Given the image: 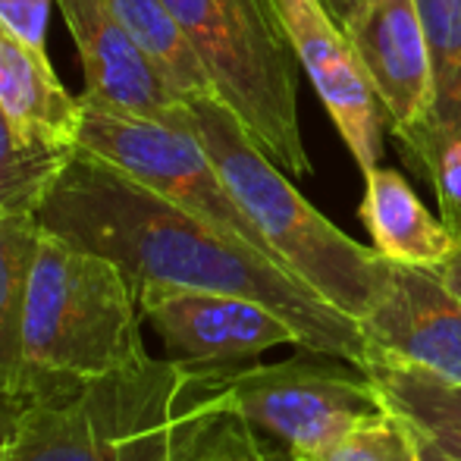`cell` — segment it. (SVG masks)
I'll return each mask as SVG.
<instances>
[{
    "label": "cell",
    "instance_id": "9",
    "mask_svg": "<svg viewBox=\"0 0 461 461\" xmlns=\"http://www.w3.org/2000/svg\"><path fill=\"white\" fill-rule=\"evenodd\" d=\"M57 6L79 48L86 73L82 104L170 126H192L188 101L129 35L107 0H57Z\"/></svg>",
    "mask_w": 461,
    "mask_h": 461
},
{
    "label": "cell",
    "instance_id": "22",
    "mask_svg": "<svg viewBox=\"0 0 461 461\" xmlns=\"http://www.w3.org/2000/svg\"><path fill=\"white\" fill-rule=\"evenodd\" d=\"M302 461H420V449L411 430L386 408V414L358 430L346 433L342 439L330 443L327 449Z\"/></svg>",
    "mask_w": 461,
    "mask_h": 461
},
{
    "label": "cell",
    "instance_id": "20",
    "mask_svg": "<svg viewBox=\"0 0 461 461\" xmlns=\"http://www.w3.org/2000/svg\"><path fill=\"white\" fill-rule=\"evenodd\" d=\"M223 395V393H220ZM183 461H302L289 446L270 439L245 420L236 408L223 405L201 424Z\"/></svg>",
    "mask_w": 461,
    "mask_h": 461
},
{
    "label": "cell",
    "instance_id": "17",
    "mask_svg": "<svg viewBox=\"0 0 461 461\" xmlns=\"http://www.w3.org/2000/svg\"><path fill=\"white\" fill-rule=\"evenodd\" d=\"M107 6L126 25L129 35L145 48V54L164 69L170 86L185 101H192V97H217L211 79H207V69L201 67L198 54L188 44L185 32L179 29L167 0H107Z\"/></svg>",
    "mask_w": 461,
    "mask_h": 461
},
{
    "label": "cell",
    "instance_id": "24",
    "mask_svg": "<svg viewBox=\"0 0 461 461\" xmlns=\"http://www.w3.org/2000/svg\"><path fill=\"white\" fill-rule=\"evenodd\" d=\"M29 408H32L29 402L19 399V395L0 393V449H4L13 437H16L19 424H23V418H25V411H29Z\"/></svg>",
    "mask_w": 461,
    "mask_h": 461
},
{
    "label": "cell",
    "instance_id": "23",
    "mask_svg": "<svg viewBox=\"0 0 461 461\" xmlns=\"http://www.w3.org/2000/svg\"><path fill=\"white\" fill-rule=\"evenodd\" d=\"M57 0H0V19L32 44L48 41V16Z\"/></svg>",
    "mask_w": 461,
    "mask_h": 461
},
{
    "label": "cell",
    "instance_id": "16",
    "mask_svg": "<svg viewBox=\"0 0 461 461\" xmlns=\"http://www.w3.org/2000/svg\"><path fill=\"white\" fill-rule=\"evenodd\" d=\"M38 239H41L38 213L0 211V393L13 395H19L25 298H29Z\"/></svg>",
    "mask_w": 461,
    "mask_h": 461
},
{
    "label": "cell",
    "instance_id": "5",
    "mask_svg": "<svg viewBox=\"0 0 461 461\" xmlns=\"http://www.w3.org/2000/svg\"><path fill=\"white\" fill-rule=\"evenodd\" d=\"M213 92L292 176L311 173L298 129L295 50L274 0H167Z\"/></svg>",
    "mask_w": 461,
    "mask_h": 461
},
{
    "label": "cell",
    "instance_id": "2",
    "mask_svg": "<svg viewBox=\"0 0 461 461\" xmlns=\"http://www.w3.org/2000/svg\"><path fill=\"white\" fill-rule=\"evenodd\" d=\"M220 374L148 355L69 399L32 405L0 461H183L223 405Z\"/></svg>",
    "mask_w": 461,
    "mask_h": 461
},
{
    "label": "cell",
    "instance_id": "1",
    "mask_svg": "<svg viewBox=\"0 0 461 461\" xmlns=\"http://www.w3.org/2000/svg\"><path fill=\"white\" fill-rule=\"evenodd\" d=\"M44 230L113 261L132 283L239 295L283 317L298 346L365 365L358 321L317 295L295 274L198 213L160 198L92 151H76L38 211Z\"/></svg>",
    "mask_w": 461,
    "mask_h": 461
},
{
    "label": "cell",
    "instance_id": "15",
    "mask_svg": "<svg viewBox=\"0 0 461 461\" xmlns=\"http://www.w3.org/2000/svg\"><path fill=\"white\" fill-rule=\"evenodd\" d=\"M358 213L374 242L370 249L393 264L443 267L458 245L449 226L420 204L408 179L389 167L376 164L365 173V201Z\"/></svg>",
    "mask_w": 461,
    "mask_h": 461
},
{
    "label": "cell",
    "instance_id": "19",
    "mask_svg": "<svg viewBox=\"0 0 461 461\" xmlns=\"http://www.w3.org/2000/svg\"><path fill=\"white\" fill-rule=\"evenodd\" d=\"M433 73V126L461 135V0H418Z\"/></svg>",
    "mask_w": 461,
    "mask_h": 461
},
{
    "label": "cell",
    "instance_id": "7",
    "mask_svg": "<svg viewBox=\"0 0 461 461\" xmlns=\"http://www.w3.org/2000/svg\"><path fill=\"white\" fill-rule=\"evenodd\" d=\"M79 148L113 164L160 198L198 213L201 220L274 258L192 126H170L82 104Z\"/></svg>",
    "mask_w": 461,
    "mask_h": 461
},
{
    "label": "cell",
    "instance_id": "21",
    "mask_svg": "<svg viewBox=\"0 0 461 461\" xmlns=\"http://www.w3.org/2000/svg\"><path fill=\"white\" fill-rule=\"evenodd\" d=\"M402 145L411 151L418 167L427 173L439 201V213L449 232L461 242V135L439 132L437 126L420 129L418 135L405 139Z\"/></svg>",
    "mask_w": 461,
    "mask_h": 461
},
{
    "label": "cell",
    "instance_id": "8",
    "mask_svg": "<svg viewBox=\"0 0 461 461\" xmlns=\"http://www.w3.org/2000/svg\"><path fill=\"white\" fill-rule=\"evenodd\" d=\"M139 308L170 358L192 367L232 370L276 346H298L295 330L251 298L145 285Z\"/></svg>",
    "mask_w": 461,
    "mask_h": 461
},
{
    "label": "cell",
    "instance_id": "6",
    "mask_svg": "<svg viewBox=\"0 0 461 461\" xmlns=\"http://www.w3.org/2000/svg\"><path fill=\"white\" fill-rule=\"evenodd\" d=\"M220 393L226 405L298 458L386 414V402L365 367L308 346H295V355L276 365L223 370Z\"/></svg>",
    "mask_w": 461,
    "mask_h": 461
},
{
    "label": "cell",
    "instance_id": "25",
    "mask_svg": "<svg viewBox=\"0 0 461 461\" xmlns=\"http://www.w3.org/2000/svg\"><path fill=\"white\" fill-rule=\"evenodd\" d=\"M321 4L327 6V13L336 19V25L348 29V25H352V19L358 16L361 10H365L367 0H321Z\"/></svg>",
    "mask_w": 461,
    "mask_h": 461
},
{
    "label": "cell",
    "instance_id": "10",
    "mask_svg": "<svg viewBox=\"0 0 461 461\" xmlns=\"http://www.w3.org/2000/svg\"><path fill=\"white\" fill-rule=\"evenodd\" d=\"M358 327L376 352L461 383V295L443 267L389 261L386 289Z\"/></svg>",
    "mask_w": 461,
    "mask_h": 461
},
{
    "label": "cell",
    "instance_id": "3",
    "mask_svg": "<svg viewBox=\"0 0 461 461\" xmlns=\"http://www.w3.org/2000/svg\"><path fill=\"white\" fill-rule=\"evenodd\" d=\"M148 355L139 295L122 270L41 226L16 393L29 405L60 402Z\"/></svg>",
    "mask_w": 461,
    "mask_h": 461
},
{
    "label": "cell",
    "instance_id": "26",
    "mask_svg": "<svg viewBox=\"0 0 461 461\" xmlns=\"http://www.w3.org/2000/svg\"><path fill=\"white\" fill-rule=\"evenodd\" d=\"M443 274L449 279V285L461 295V242L456 245V251L449 255V261L443 264Z\"/></svg>",
    "mask_w": 461,
    "mask_h": 461
},
{
    "label": "cell",
    "instance_id": "4",
    "mask_svg": "<svg viewBox=\"0 0 461 461\" xmlns=\"http://www.w3.org/2000/svg\"><path fill=\"white\" fill-rule=\"evenodd\" d=\"M188 113L204 151L276 261L342 314L361 321L386 289V258L323 217L220 97H192Z\"/></svg>",
    "mask_w": 461,
    "mask_h": 461
},
{
    "label": "cell",
    "instance_id": "12",
    "mask_svg": "<svg viewBox=\"0 0 461 461\" xmlns=\"http://www.w3.org/2000/svg\"><path fill=\"white\" fill-rule=\"evenodd\" d=\"M402 141L433 122V73L418 0H367L346 29Z\"/></svg>",
    "mask_w": 461,
    "mask_h": 461
},
{
    "label": "cell",
    "instance_id": "18",
    "mask_svg": "<svg viewBox=\"0 0 461 461\" xmlns=\"http://www.w3.org/2000/svg\"><path fill=\"white\" fill-rule=\"evenodd\" d=\"M79 151V148H76ZM76 151L50 148L23 135L0 107V211L38 213L57 176Z\"/></svg>",
    "mask_w": 461,
    "mask_h": 461
},
{
    "label": "cell",
    "instance_id": "13",
    "mask_svg": "<svg viewBox=\"0 0 461 461\" xmlns=\"http://www.w3.org/2000/svg\"><path fill=\"white\" fill-rule=\"evenodd\" d=\"M0 107L13 126L32 141L76 151L82 126V101L57 79L41 44L16 35L0 19Z\"/></svg>",
    "mask_w": 461,
    "mask_h": 461
},
{
    "label": "cell",
    "instance_id": "14",
    "mask_svg": "<svg viewBox=\"0 0 461 461\" xmlns=\"http://www.w3.org/2000/svg\"><path fill=\"white\" fill-rule=\"evenodd\" d=\"M361 367L389 411L411 430L420 461H461V383L370 346Z\"/></svg>",
    "mask_w": 461,
    "mask_h": 461
},
{
    "label": "cell",
    "instance_id": "11",
    "mask_svg": "<svg viewBox=\"0 0 461 461\" xmlns=\"http://www.w3.org/2000/svg\"><path fill=\"white\" fill-rule=\"evenodd\" d=\"M274 6L298 63L308 73L330 120L346 139L348 151L355 154L361 170H374L383 151L380 113H376L380 101L370 88L346 29L336 25L321 0H274Z\"/></svg>",
    "mask_w": 461,
    "mask_h": 461
}]
</instances>
